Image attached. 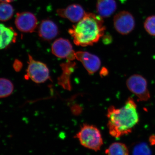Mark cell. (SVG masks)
Listing matches in <instances>:
<instances>
[{"mask_svg": "<svg viewBox=\"0 0 155 155\" xmlns=\"http://www.w3.org/2000/svg\"><path fill=\"white\" fill-rule=\"evenodd\" d=\"M59 31L55 22L50 19L42 21L38 29V35L44 40L50 41L58 35Z\"/></svg>", "mask_w": 155, "mask_h": 155, "instance_id": "11", "label": "cell"}, {"mask_svg": "<svg viewBox=\"0 0 155 155\" xmlns=\"http://www.w3.org/2000/svg\"><path fill=\"white\" fill-rule=\"evenodd\" d=\"M107 117L109 133L116 138L131 133L139 121L137 106L132 97L128 98L121 108L110 106L107 110Z\"/></svg>", "mask_w": 155, "mask_h": 155, "instance_id": "1", "label": "cell"}, {"mask_svg": "<svg viewBox=\"0 0 155 155\" xmlns=\"http://www.w3.org/2000/svg\"><path fill=\"white\" fill-rule=\"evenodd\" d=\"M14 9L8 3L0 2V21H7L13 17Z\"/></svg>", "mask_w": 155, "mask_h": 155, "instance_id": "16", "label": "cell"}, {"mask_svg": "<svg viewBox=\"0 0 155 155\" xmlns=\"http://www.w3.org/2000/svg\"><path fill=\"white\" fill-rule=\"evenodd\" d=\"M57 12L60 17L73 22H79L86 14L82 7L78 4L70 5L66 8L58 9Z\"/></svg>", "mask_w": 155, "mask_h": 155, "instance_id": "10", "label": "cell"}, {"mask_svg": "<svg viewBox=\"0 0 155 155\" xmlns=\"http://www.w3.org/2000/svg\"><path fill=\"white\" fill-rule=\"evenodd\" d=\"M17 35V32L12 27L0 24V49L6 48L15 43Z\"/></svg>", "mask_w": 155, "mask_h": 155, "instance_id": "12", "label": "cell"}, {"mask_svg": "<svg viewBox=\"0 0 155 155\" xmlns=\"http://www.w3.org/2000/svg\"><path fill=\"white\" fill-rule=\"evenodd\" d=\"M97 11L101 17L107 18L112 15L117 8L115 0H97Z\"/></svg>", "mask_w": 155, "mask_h": 155, "instance_id": "13", "label": "cell"}, {"mask_svg": "<svg viewBox=\"0 0 155 155\" xmlns=\"http://www.w3.org/2000/svg\"><path fill=\"white\" fill-rule=\"evenodd\" d=\"M14 0H0V2L10 3L14 2Z\"/></svg>", "mask_w": 155, "mask_h": 155, "instance_id": "22", "label": "cell"}, {"mask_svg": "<svg viewBox=\"0 0 155 155\" xmlns=\"http://www.w3.org/2000/svg\"><path fill=\"white\" fill-rule=\"evenodd\" d=\"M75 58L80 61L89 74L92 75L100 69L101 61L97 56L86 51H78Z\"/></svg>", "mask_w": 155, "mask_h": 155, "instance_id": "9", "label": "cell"}, {"mask_svg": "<svg viewBox=\"0 0 155 155\" xmlns=\"http://www.w3.org/2000/svg\"><path fill=\"white\" fill-rule=\"evenodd\" d=\"M52 53L58 58L73 61L75 58V52L70 42L63 38L56 39L51 47Z\"/></svg>", "mask_w": 155, "mask_h": 155, "instance_id": "7", "label": "cell"}, {"mask_svg": "<svg viewBox=\"0 0 155 155\" xmlns=\"http://www.w3.org/2000/svg\"><path fill=\"white\" fill-rule=\"evenodd\" d=\"M103 41H104V43L106 44H108L110 42V37L108 36V35H106L104 36L103 38Z\"/></svg>", "mask_w": 155, "mask_h": 155, "instance_id": "20", "label": "cell"}, {"mask_svg": "<svg viewBox=\"0 0 155 155\" xmlns=\"http://www.w3.org/2000/svg\"><path fill=\"white\" fill-rule=\"evenodd\" d=\"M75 138L82 146L95 152L99 151L104 143L101 131L93 125L84 124Z\"/></svg>", "mask_w": 155, "mask_h": 155, "instance_id": "3", "label": "cell"}, {"mask_svg": "<svg viewBox=\"0 0 155 155\" xmlns=\"http://www.w3.org/2000/svg\"><path fill=\"white\" fill-rule=\"evenodd\" d=\"M22 66V63L18 60H16L14 64V69L16 71H19L21 69Z\"/></svg>", "mask_w": 155, "mask_h": 155, "instance_id": "19", "label": "cell"}, {"mask_svg": "<svg viewBox=\"0 0 155 155\" xmlns=\"http://www.w3.org/2000/svg\"><path fill=\"white\" fill-rule=\"evenodd\" d=\"M114 28L117 32L123 35L131 32L135 27L133 15L127 11H122L116 14L114 19Z\"/></svg>", "mask_w": 155, "mask_h": 155, "instance_id": "6", "label": "cell"}, {"mask_svg": "<svg viewBox=\"0 0 155 155\" xmlns=\"http://www.w3.org/2000/svg\"><path fill=\"white\" fill-rule=\"evenodd\" d=\"M106 28L102 17L92 13L84 17L69 30L75 45L82 47L92 45L104 36Z\"/></svg>", "mask_w": 155, "mask_h": 155, "instance_id": "2", "label": "cell"}, {"mask_svg": "<svg viewBox=\"0 0 155 155\" xmlns=\"http://www.w3.org/2000/svg\"><path fill=\"white\" fill-rule=\"evenodd\" d=\"M14 90V84L11 81L7 78H0V98L11 95Z\"/></svg>", "mask_w": 155, "mask_h": 155, "instance_id": "15", "label": "cell"}, {"mask_svg": "<svg viewBox=\"0 0 155 155\" xmlns=\"http://www.w3.org/2000/svg\"><path fill=\"white\" fill-rule=\"evenodd\" d=\"M15 25L22 32L31 33L35 31L38 25V20L32 13L29 12L18 13L16 15Z\"/></svg>", "mask_w": 155, "mask_h": 155, "instance_id": "8", "label": "cell"}, {"mask_svg": "<svg viewBox=\"0 0 155 155\" xmlns=\"http://www.w3.org/2000/svg\"><path fill=\"white\" fill-rule=\"evenodd\" d=\"M26 76L36 83H44L50 78L48 68L42 62L35 60L28 55V66Z\"/></svg>", "mask_w": 155, "mask_h": 155, "instance_id": "5", "label": "cell"}, {"mask_svg": "<svg viewBox=\"0 0 155 155\" xmlns=\"http://www.w3.org/2000/svg\"><path fill=\"white\" fill-rule=\"evenodd\" d=\"M107 155H129V150L126 145L122 143L115 142L106 150Z\"/></svg>", "mask_w": 155, "mask_h": 155, "instance_id": "14", "label": "cell"}, {"mask_svg": "<svg viewBox=\"0 0 155 155\" xmlns=\"http://www.w3.org/2000/svg\"><path fill=\"white\" fill-rule=\"evenodd\" d=\"M144 27L149 34L155 36V15L150 16L146 19Z\"/></svg>", "mask_w": 155, "mask_h": 155, "instance_id": "17", "label": "cell"}, {"mask_svg": "<svg viewBox=\"0 0 155 155\" xmlns=\"http://www.w3.org/2000/svg\"><path fill=\"white\" fill-rule=\"evenodd\" d=\"M126 84L128 90L135 95L140 101H147L150 98L147 81L143 76L139 74L131 75L127 79Z\"/></svg>", "mask_w": 155, "mask_h": 155, "instance_id": "4", "label": "cell"}, {"mask_svg": "<svg viewBox=\"0 0 155 155\" xmlns=\"http://www.w3.org/2000/svg\"><path fill=\"white\" fill-rule=\"evenodd\" d=\"M133 155H151V151L146 143H141L134 147Z\"/></svg>", "mask_w": 155, "mask_h": 155, "instance_id": "18", "label": "cell"}, {"mask_svg": "<svg viewBox=\"0 0 155 155\" xmlns=\"http://www.w3.org/2000/svg\"><path fill=\"white\" fill-rule=\"evenodd\" d=\"M150 141L152 144H155V135L151 136L150 138Z\"/></svg>", "mask_w": 155, "mask_h": 155, "instance_id": "21", "label": "cell"}]
</instances>
